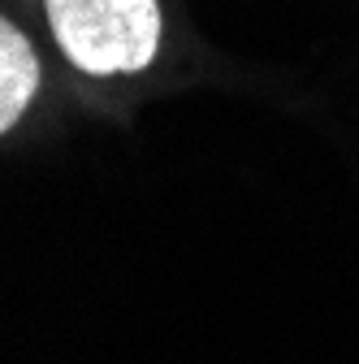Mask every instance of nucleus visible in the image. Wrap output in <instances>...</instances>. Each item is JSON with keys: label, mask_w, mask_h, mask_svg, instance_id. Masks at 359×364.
<instances>
[{"label": "nucleus", "mask_w": 359, "mask_h": 364, "mask_svg": "<svg viewBox=\"0 0 359 364\" xmlns=\"http://www.w3.org/2000/svg\"><path fill=\"white\" fill-rule=\"evenodd\" d=\"M65 61L92 78L139 74L160 48L156 0H43Z\"/></svg>", "instance_id": "1"}, {"label": "nucleus", "mask_w": 359, "mask_h": 364, "mask_svg": "<svg viewBox=\"0 0 359 364\" xmlns=\"http://www.w3.org/2000/svg\"><path fill=\"white\" fill-rule=\"evenodd\" d=\"M39 91L35 43L0 14V134H9Z\"/></svg>", "instance_id": "2"}]
</instances>
